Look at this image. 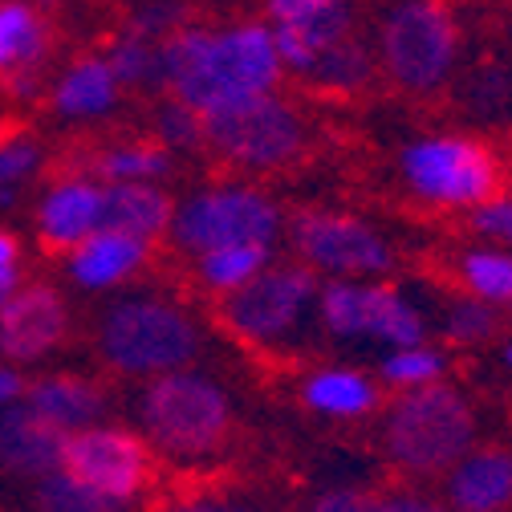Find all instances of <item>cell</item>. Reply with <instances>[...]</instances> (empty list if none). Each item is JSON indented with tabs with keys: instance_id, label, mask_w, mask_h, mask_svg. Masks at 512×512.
Here are the masks:
<instances>
[{
	"instance_id": "cell-1",
	"label": "cell",
	"mask_w": 512,
	"mask_h": 512,
	"mask_svg": "<svg viewBox=\"0 0 512 512\" xmlns=\"http://www.w3.org/2000/svg\"><path fill=\"white\" fill-rule=\"evenodd\" d=\"M281 53L265 25L175 29L163 37V90L187 102L200 118L240 106L256 94H273L281 78Z\"/></svg>"
},
{
	"instance_id": "cell-2",
	"label": "cell",
	"mask_w": 512,
	"mask_h": 512,
	"mask_svg": "<svg viewBox=\"0 0 512 512\" xmlns=\"http://www.w3.org/2000/svg\"><path fill=\"white\" fill-rule=\"evenodd\" d=\"M135 431L167 464L191 468L220 456L232 431V395L196 366L139 382L131 399Z\"/></svg>"
},
{
	"instance_id": "cell-3",
	"label": "cell",
	"mask_w": 512,
	"mask_h": 512,
	"mask_svg": "<svg viewBox=\"0 0 512 512\" xmlns=\"http://www.w3.org/2000/svg\"><path fill=\"white\" fill-rule=\"evenodd\" d=\"M94 350L110 374L147 382L196 366L204 350V326L187 305L163 293H122L98 317Z\"/></svg>"
},
{
	"instance_id": "cell-4",
	"label": "cell",
	"mask_w": 512,
	"mask_h": 512,
	"mask_svg": "<svg viewBox=\"0 0 512 512\" xmlns=\"http://www.w3.org/2000/svg\"><path fill=\"white\" fill-rule=\"evenodd\" d=\"M382 447L407 476H447L476 447L472 403L443 378L399 391L382 415Z\"/></svg>"
},
{
	"instance_id": "cell-5",
	"label": "cell",
	"mask_w": 512,
	"mask_h": 512,
	"mask_svg": "<svg viewBox=\"0 0 512 512\" xmlns=\"http://www.w3.org/2000/svg\"><path fill=\"white\" fill-rule=\"evenodd\" d=\"M317 293H322V281L305 261H269L244 289L220 297V322L244 346L277 350L309 326V317H317Z\"/></svg>"
},
{
	"instance_id": "cell-6",
	"label": "cell",
	"mask_w": 512,
	"mask_h": 512,
	"mask_svg": "<svg viewBox=\"0 0 512 512\" xmlns=\"http://www.w3.org/2000/svg\"><path fill=\"white\" fill-rule=\"evenodd\" d=\"M167 236L187 256L224 244H277L281 208L248 183H208L175 204Z\"/></svg>"
},
{
	"instance_id": "cell-7",
	"label": "cell",
	"mask_w": 512,
	"mask_h": 512,
	"mask_svg": "<svg viewBox=\"0 0 512 512\" xmlns=\"http://www.w3.org/2000/svg\"><path fill=\"white\" fill-rule=\"evenodd\" d=\"M317 322L338 342H378L387 350L427 342V322L395 285L330 277L317 293Z\"/></svg>"
},
{
	"instance_id": "cell-8",
	"label": "cell",
	"mask_w": 512,
	"mask_h": 512,
	"mask_svg": "<svg viewBox=\"0 0 512 512\" xmlns=\"http://www.w3.org/2000/svg\"><path fill=\"white\" fill-rule=\"evenodd\" d=\"M204 147L244 171H277L305 151V122L277 94H256L204 118Z\"/></svg>"
},
{
	"instance_id": "cell-9",
	"label": "cell",
	"mask_w": 512,
	"mask_h": 512,
	"mask_svg": "<svg viewBox=\"0 0 512 512\" xmlns=\"http://www.w3.org/2000/svg\"><path fill=\"white\" fill-rule=\"evenodd\" d=\"M57 468L74 476L78 484H86L90 492L131 508L151 484L155 452L135 427L102 419V423H90V427L66 435Z\"/></svg>"
},
{
	"instance_id": "cell-10",
	"label": "cell",
	"mask_w": 512,
	"mask_h": 512,
	"mask_svg": "<svg viewBox=\"0 0 512 512\" xmlns=\"http://www.w3.org/2000/svg\"><path fill=\"white\" fill-rule=\"evenodd\" d=\"M403 175L415 196L447 208H476L496 196L500 187V163L496 155L460 135L443 139H419L403 151Z\"/></svg>"
},
{
	"instance_id": "cell-11",
	"label": "cell",
	"mask_w": 512,
	"mask_h": 512,
	"mask_svg": "<svg viewBox=\"0 0 512 512\" xmlns=\"http://www.w3.org/2000/svg\"><path fill=\"white\" fill-rule=\"evenodd\" d=\"M289 240L297 256L326 277H354V281H374L391 273L395 252L366 220L346 216V212H326V208H305L289 224Z\"/></svg>"
},
{
	"instance_id": "cell-12",
	"label": "cell",
	"mask_w": 512,
	"mask_h": 512,
	"mask_svg": "<svg viewBox=\"0 0 512 512\" xmlns=\"http://www.w3.org/2000/svg\"><path fill=\"white\" fill-rule=\"evenodd\" d=\"M382 61L387 74L411 90H435L456 61V25L435 0H407L382 25Z\"/></svg>"
},
{
	"instance_id": "cell-13",
	"label": "cell",
	"mask_w": 512,
	"mask_h": 512,
	"mask_svg": "<svg viewBox=\"0 0 512 512\" xmlns=\"http://www.w3.org/2000/svg\"><path fill=\"white\" fill-rule=\"evenodd\" d=\"M70 338V305L53 285H13L0 301V358L37 366L53 358Z\"/></svg>"
},
{
	"instance_id": "cell-14",
	"label": "cell",
	"mask_w": 512,
	"mask_h": 512,
	"mask_svg": "<svg viewBox=\"0 0 512 512\" xmlns=\"http://www.w3.org/2000/svg\"><path fill=\"white\" fill-rule=\"evenodd\" d=\"M102 208H106V183L98 175H66V179H57V183H49L41 191L37 212H33L37 240L49 252L66 256L90 232L102 228Z\"/></svg>"
},
{
	"instance_id": "cell-15",
	"label": "cell",
	"mask_w": 512,
	"mask_h": 512,
	"mask_svg": "<svg viewBox=\"0 0 512 512\" xmlns=\"http://www.w3.org/2000/svg\"><path fill=\"white\" fill-rule=\"evenodd\" d=\"M147 261H151L147 240L102 224L78 248L66 252V277L82 293H118L147 269Z\"/></svg>"
},
{
	"instance_id": "cell-16",
	"label": "cell",
	"mask_w": 512,
	"mask_h": 512,
	"mask_svg": "<svg viewBox=\"0 0 512 512\" xmlns=\"http://www.w3.org/2000/svg\"><path fill=\"white\" fill-rule=\"evenodd\" d=\"M25 407L53 431L74 435L90 423H102L110 411V399L98 382H90L82 374H41L29 382Z\"/></svg>"
},
{
	"instance_id": "cell-17",
	"label": "cell",
	"mask_w": 512,
	"mask_h": 512,
	"mask_svg": "<svg viewBox=\"0 0 512 512\" xmlns=\"http://www.w3.org/2000/svg\"><path fill=\"white\" fill-rule=\"evenodd\" d=\"M443 496L452 512H504L512 504V456L480 447L447 468Z\"/></svg>"
},
{
	"instance_id": "cell-18",
	"label": "cell",
	"mask_w": 512,
	"mask_h": 512,
	"mask_svg": "<svg viewBox=\"0 0 512 512\" xmlns=\"http://www.w3.org/2000/svg\"><path fill=\"white\" fill-rule=\"evenodd\" d=\"M61 443H66V435L41 423L25 403L0 411V468L5 472L41 480L61 464Z\"/></svg>"
},
{
	"instance_id": "cell-19",
	"label": "cell",
	"mask_w": 512,
	"mask_h": 512,
	"mask_svg": "<svg viewBox=\"0 0 512 512\" xmlns=\"http://www.w3.org/2000/svg\"><path fill=\"white\" fill-rule=\"evenodd\" d=\"M118 90L122 82L110 66V57H82L53 82L49 102L66 122H94L118 106Z\"/></svg>"
},
{
	"instance_id": "cell-20",
	"label": "cell",
	"mask_w": 512,
	"mask_h": 512,
	"mask_svg": "<svg viewBox=\"0 0 512 512\" xmlns=\"http://www.w3.org/2000/svg\"><path fill=\"white\" fill-rule=\"evenodd\" d=\"M171 212H175V204L167 200V191L159 183H106V208H102L106 228L131 232V236L155 244L159 236H167Z\"/></svg>"
},
{
	"instance_id": "cell-21",
	"label": "cell",
	"mask_w": 512,
	"mask_h": 512,
	"mask_svg": "<svg viewBox=\"0 0 512 512\" xmlns=\"http://www.w3.org/2000/svg\"><path fill=\"white\" fill-rule=\"evenodd\" d=\"M301 399H305V407L313 415L350 423V419H362V415H370L378 407V387H374V382L362 370L322 366V370H313L301 382Z\"/></svg>"
},
{
	"instance_id": "cell-22",
	"label": "cell",
	"mask_w": 512,
	"mask_h": 512,
	"mask_svg": "<svg viewBox=\"0 0 512 512\" xmlns=\"http://www.w3.org/2000/svg\"><path fill=\"white\" fill-rule=\"evenodd\" d=\"M45 21L29 0H0V78L33 74L45 57Z\"/></svg>"
},
{
	"instance_id": "cell-23",
	"label": "cell",
	"mask_w": 512,
	"mask_h": 512,
	"mask_svg": "<svg viewBox=\"0 0 512 512\" xmlns=\"http://www.w3.org/2000/svg\"><path fill=\"white\" fill-rule=\"evenodd\" d=\"M191 261H196L200 289H208L216 297H228V293L244 289L256 273L273 261V244H224V248L191 256Z\"/></svg>"
},
{
	"instance_id": "cell-24",
	"label": "cell",
	"mask_w": 512,
	"mask_h": 512,
	"mask_svg": "<svg viewBox=\"0 0 512 512\" xmlns=\"http://www.w3.org/2000/svg\"><path fill=\"white\" fill-rule=\"evenodd\" d=\"M346 33H350V9L338 17H326V21H309V25H277L273 41H277V53L285 66L305 78L313 70V61L330 45H338Z\"/></svg>"
},
{
	"instance_id": "cell-25",
	"label": "cell",
	"mask_w": 512,
	"mask_h": 512,
	"mask_svg": "<svg viewBox=\"0 0 512 512\" xmlns=\"http://www.w3.org/2000/svg\"><path fill=\"white\" fill-rule=\"evenodd\" d=\"M460 281L488 305H512V252L500 244L468 248L460 256Z\"/></svg>"
},
{
	"instance_id": "cell-26",
	"label": "cell",
	"mask_w": 512,
	"mask_h": 512,
	"mask_svg": "<svg viewBox=\"0 0 512 512\" xmlns=\"http://www.w3.org/2000/svg\"><path fill=\"white\" fill-rule=\"evenodd\" d=\"M171 171V151L155 143H114L98 155V179L106 183H159Z\"/></svg>"
},
{
	"instance_id": "cell-27",
	"label": "cell",
	"mask_w": 512,
	"mask_h": 512,
	"mask_svg": "<svg viewBox=\"0 0 512 512\" xmlns=\"http://www.w3.org/2000/svg\"><path fill=\"white\" fill-rule=\"evenodd\" d=\"M370 74H374V61H370L366 45L346 33L338 45H330L322 57L313 61V70H309L305 78L317 82L322 90H342V94H350V90H362V86L370 82Z\"/></svg>"
},
{
	"instance_id": "cell-28",
	"label": "cell",
	"mask_w": 512,
	"mask_h": 512,
	"mask_svg": "<svg viewBox=\"0 0 512 512\" xmlns=\"http://www.w3.org/2000/svg\"><path fill=\"white\" fill-rule=\"evenodd\" d=\"M110 66H114L118 82L131 86V90L163 86V41L147 37L139 29L122 33V41L110 49Z\"/></svg>"
},
{
	"instance_id": "cell-29",
	"label": "cell",
	"mask_w": 512,
	"mask_h": 512,
	"mask_svg": "<svg viewBox=\"0 0 512 512\" xmlns=\"http://www.w3.org/2000/svg\"><path fill=\"white\" fill-rule=\"evenodd\" d=\"M443 374H447V358H443V350H435L431 342L387 350V358L378 362V378L387 382L391 391L427 387V382H439Z\"/></svg>"
},
{
	"instance_id": "cell-30",
	"label": "cell",
	"mask_w": 512,
	"mask_h": 512,
	"mask_svg": "<svg viewBox=\"0 0 512 512\" xmlns=\"http://www.w3.org/2000/svg\"><path fill=\"white\" fill-rule=\"evenodd\" d=\"M37 508L41 512H131L126 504H114V500L90 492L86 484H78L61 468H53L37 480Z\"/></svg>"
},
{
	"instance_id": "cell-31",
	"label": "cell",
	"mask_w": 512,
	"mask_h": 512,
	"mask_svg": "<svg viewBox=\"0 0 512 512\" xmlns=\"http://www.w3.org/2000/svg\"><path fill=\"white\" fill-rule=\"evenodd\" d=\"M41 147L25 135L17 139H0V204H13L17 191L41 171Z\"/></svg>"
},
{
	"instance_id": "cell-32",
	"label": "cell",
	"mask_w": 512,
	"mask_h": 512,
	"mask_svg": "<svg viewBox=\"0 0 512 512\" xmlns=\"http://www.w3.org/2000/svg\"><path fill=\"white\" fill-rule=\"evenodd\" d=\"M443 330L456 346H480V342H488L496 334V305H488V301L468 293L464 301H456L452 309H447Z\"/></svg>"
},
{
	"instance_id": "cell-33",
	"label": "cell",
	"mask_w": 512,
	"mask_h": 512,
	"mask_svg": "<svg viewBox=\"0 0 512 512\" xmlns=\"http://www.w3.org/2000/svg\"><path fill=\"white\" fill-rule=\"evenodd\" d=\"M155 131H159V143L167 151H191V147H204V118L191 110L187 102L171 98L163 110H159V122H155Z\"/></svg>"
},
{
	"instance_id": "cell-34",
	"label": "cell",
	"mask_w": 512,
	"mask_h": 512,
	"mask_svg": "<svg viewBox=\"0 0 512 512\" xmlns=\"http://www.w3.org/2000/svg\"><path fill=\"white\" fill-rule=\"evenodd\" d=\"M472 228L488 240L512 252V196H492L472 208Z\"/></svg>"
},
{
	"instance_id": "cell-35",
	"label": "cell",
	"mask_w": 512,
	"mask_h": 512,
	"mask_svg": "<svg viewBox=\"0 0 512 512\" xmlns=\"http://www.w3.org/2000/svg\"><path fill=\"white\" fill-rule=\"evenodd\" d=\"M346 13V0H269V17L277 25H309Z\"/></svg>"
},
{
	"instance_id": "cell-36",
	"label": "cell",
	"mask_w": 512,
	"mask_h": 512,
	"mask_svg": "<svg viewBox=\"0 0 512 512\" xmlns=\"http://www.w3.org/2000/svg\"><path fill=\"white\" fill-rule=\"evenodd\" d=\"M309 512H382V496L378 492H358V488H334L322 492Z\"/></svg>"
},
{
	"instance_id": "cell-37",
	"label": "cell",
	"mask_w": 512,
	"mask_h": 512,
	"mask_svg": "<svg viewBox=\"0 0 512 512\" xmlns=\"http://www.w3.org/2000/svg\"><path fill=\"white\" fill-rule=\"evenodd\" d=\"M25 391H29L25 366H17V362H9V358H0V411L25 403Z\"/></svg>"
},
{
	"instance_id": "cell-38",
	"label": "cell",
	"mask_w": 512,
	"mask_h": 512,
	"mask_svg": "<svg viewBox=\"0 0 512 512\" xmlns=\"http://www.w3.org/2000/svg\"><path fill=\"white\" fill-rule=\"evenodd\" d=\"M382 512H447V504L419 492H387L382 496Z\"/></svg>"
},
{
	"instance_id": "cell-39",
	"label": "cell",
	"mask_w": 512,
	"mask_h": 512,
	"mask_svg": "<svg viewBox=\"0 0 512 512\" xmlns=\"http://www.w3.org/2000/svg\"><path fill=\"white\" fill-rule=\"evenodd\" d=\"M167 512H248V508L236 504V500H228V496L204 492V496H183V500H175Z\"/></svg>"
},
{
	"instance_id": "cell-40",
	"label": "cell",
	"mask_w": 512,
	"mask_h": 512,
	"mask_svg": "<svg viewBox=\"0 0 512 512\" xmlns=\"http://www.w3.org/2000/svg\"><path fill=\"white\" fill-rule=\"evenodd\" d=\"M0 281L5 285L21 281V240L9 228H0Z\"/></svg>"
},
{
	"instance_id": "cell-41",
	"label": "cell",
	"mask_w": 512,
	"mask_h": 512,
	"mask_svg": "<svg viewBox=\"0 0 512 512\" xmlns=\"http://www.w3.org/2000/svg\"><path fill=\"white\" fill-rule=\"evenodd\" d=\"M500 358H504V366L512 370V342H504V350H500Z\"/></svg>"
},
{
	"instance_id": "cell-42",
	"label": "cell",
	"mask_w": 512,
	"mask_h": 512,
	"mask_svg": "<svg viewBox=\"0 0 512 512\" xmlns=\"http://www.w3.org/2000/svg\"><path fill=\"white\" fill-rule=\"evenodd\" d=\"M9 289H13V285H5V281H0V301H5V293H9Z\"/></svg>"
}]
</instances>
